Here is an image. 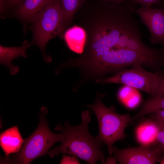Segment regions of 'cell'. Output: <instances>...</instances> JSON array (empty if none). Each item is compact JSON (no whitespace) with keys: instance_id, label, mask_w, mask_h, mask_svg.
Listing matches in <instances>:
<instances>
[{"instance_id":"cell-1","label":"cell","mask_w":164,"mask_h":164,"mask_svg":"<svg viewBox=\"0 0 164 164\" xmlns=\"http://www.w3.org/2000/svg\"><path fill=\"white\" fill-rule=\"evenodd\" d=\"M88 28L87 49L97 58L111 51L127 49L142 39L139 22L126 4L107 3Z\"/></svg>"},{"instance_id":"cell-2","label":"cell","mask_w":164,"mask_h":164,"mask_svg":"<svg viewBox=\"0 0 164 164\" xmlns=\"http://www.w3.org/2000/svg\"><path fill=\"white\" fill-rule=\"evenodd\" d=\"M81 119L77 126L66 121L63 125L57 124L55 129L61 132L63 140L60 145L48 152L50 157L62 153L75 156L90 164H96L98 161L105 163L104 154L101 149L104 145L98 142L88 130V124L91 120L89 110L82 112Z\"/></svg>"},{"instance_id":"cell-3","label":"cell","mask_w":164,"mask_h":164,"mask_svg":"<svg viewBox=\"0 0 164 164\" xmlns=\"http://www.w3.org/2000/svg\"><path fill=\"white\" fill-rule=\"evenodd\" d=\"M104 97L97 92L95 102L86 105L95 115L99 126V133L95 137L97 141L108 147L110 157L115 142L123 139L126 136L125 132L129 123H131L129 114H121L116 112L114 105L108 108L102 102Z\"/></svg>"},{"instance_id":"cell-4","label":"cell","mask_w":164,"mask_h":164,"mask_svg":"<svg viewBox=\"0 0 164 164\" xmlns=\"http://www.w3.org/2000/svg\"><path fill=\"white\" fill-rule=\"evenodd\" d=\"M39 114V122L35 131L27 138L24 139L23 145L12 158L4 159L8 163L29 164L35 159L45 155L49 150L56 142H61L63 136L56 134L49 129L45 114L47 112L45 107L42 108Z\"/></svg>"},{"instance_id":"cell-5","label":"cell","mask_w":164,"mask_h":164,"mask_svg":"<svg viewBox=\"0 0 164 164\" xmlns=\"http://www.w3.org/2000/svg\"><path fill=\"white\" fill-rule=\"evenodd\" d=\"M142 65L136 63L131 68L124 69L108 77L98 79L95 82L123 84L142 91L150 97L158 96L164 79V73L160 70L154 73L147 71Z\"/></svg>"},{"instance_id":"cell-6","label":"cell","mask_w":164,"mask_h":164,"mask_svg":"<svg viewBox=\"0 0 164 164\" xmlns=\"http://www.w3.org/2000/svg\"><path fill=\"white\" fill-rule=\"evenodd\" d=\"M65 29L59 0H50L33 22L32 27V43L39 48L46 62L51 61L45 54L47 43L52 38L63 33Z\"/></svg>"},{"instance_id":"cell-7","label":"cell","mask_w":164,"mask_h":164,"mask_svg":"<svg viewBox=\"0 0 164 164\" xmlns=\"http://www.w3.org/2000/svg\"><path fill=\"white\" fill-rule=\"evenodd\" d=\"M140 62L152 67L150 62L138 53L127 49L111 51L83 66L95 76L116 73Z\"/></svg>"},{"instance_id":"cell-8","label":"cell","mask_w":164,"mask_h":164,"mask_svg":"<svg viewBox=\"0 0 164 164\" xmlns=\"http://www.w3.org/2000/svg\"><path fill=\"white\" fill-rule=\"evenodd\" d=\"M113 155L120 164H155L159 163L162 158L153 145H140L122 149L114 146Z\"/></svg>"},{"instance_id":"cell-9","label":"cell","mask_w":164,"mask_h":164,"mask_svg":"<svg viewBox=\"0 0 164 164\" xmlns=\"http://www.w3.org/2000/svg\"><path fill=\"white\" fill-rule=\"evenodd\" d=\"M128 5L133 12L138 15L148 29L150 43L153 44H160L164 48V8L153 9L141 6L136 9Z\"/></svg>"},{"instance_id":"cell-10","label":"cell","mask_w":164,"mask_h":164,"mask_svg":"<svg viewBox=\"0 0 164 164\" xmlns=\"http://www.w3.org/2000/svg\"><path fill=\"white\" fill-rule=\"evenodd\" d=\"M136 126L135 130V138L140 145H153L160 127L153 119L143 118Z\"/></svg>"},{"instance_id":"cell-11","label":"cell","mask_w":164,"mask_h":164,"mask_svg":"<svg viewBox=\"0 0 164 164\" xmlns=\"http://www.w3.org/2000/svg\"><path fill=\"white\" fill-rule=\"evenodd\" d=\"M24 140L17 126L2 132L0 135V145L5 154V158L9 155L17 153L21 148Z\"/></svg>"},{"instance_id":"cell-12","label":"cell","mask_w":164,"mask_h":164,"mask_svg":"<svg viewBox=\"0 0 164 164\" xmlns=\"http://www.w3.org/2000/svg\"><path fill=\"white\" fill-rule=\"evenodd\" d=\"M50 0H24L18 6L17 15L26 22H34Z\"/></svg>"},{"instance_id":"cell-13","label":"cell","mask_w":164,"mask_h":164,"mask_svg":"<svg viewBox=\"0 0 164 164\" xmlns=\"http://www.w3.org/2000/svg\"><path fill=\"white\" fill-rule=\"evenodd\" d=\"M31 45L27 40L25 41L19 47H8L0 46V61L1 64L7 66L12 75L19 71V67L12 64V61L19 56L26 57V50Z\"/></svg>"},{"instance_id":"cell-14","label":"cell","mask_w":164,"mask_h":164,"mask_svg":"<svg viewBox=\"0 0 164 164\" xmlns=\"http://www.w3.org/2000/svg\"><path fill=\"white\" fill-rule=\"evenodd\" d=\"M64 39L71 50L79 54L83 52L87 40V33L83 28L74 26L68 29L65 32Z\"/></svg>"},{"instance_id":"cell-15","label":"cell","mask_w":164,"mask_h":164,"mask_svg":"<svg viewBox=\"0 0 164 164\" xmlns=\"http://www.w3.org/2000/svg\"><path fill=\"white\" fill-rule=\"evenodd\" d=\"M164 109V95L150 97L144 103L138 112L131 117V123L140 121L146 115Z\"/></svg>"},{"instance_id":"cell-16","label":"cell","mask_w":164,"mask_h":164,"mask_svg":"<svg viewBox=\"0 0 164 164\" xmlns=\"http://www.w3.org/2000/svg\"><path fill=\"white\" fill-rule=\"evenodd\" d=\"M83 0H59L65 29L70 24Z\"/></svg>"},{"instance_id":"cell-17","label":"cell","mask_w":164,"mask_h":164,"mask_svg":"<svg viewBox=\"0 0 164 164\" xmlns=\"http://www.w3.org/2000/svg\"><path fill=\"white\" fill-rule=\"evenodd\" d=\"M152 145L159 151L162 157L164 156V125L160 127Z\"/></svg>"},{"instance_id":"cell-18","label":"cell","mask_w":164,"mask_h":164,"mask_svg":"<svg viewBox=\"0 0 164 164\" xmlns=\"http://www.w3.org/2000/svg\"><path fill=\"white\" fill-rule=\"evenodd\" d=\"M149 117L155 121L160 127L164 125V109L155 111L150 114Z\"/></svg>"},{"instance_id":"cell-19","label":"cell","mask_w":164,"mask_h":164,"mask_svg":"<svg viewBox=\"0 0 164 164\" xmlns=\"http://www.w3.org/2000/svg\"><path fill=\"white\" fill-rule=\"evenodd\" d=\"M80 162L76 157L72 155H67L66 154L63 155L60 164H78Z\"/></svg>"},{"instance_id":"cell-20","label":"cell","mask_w":164,"mask_h":164,"mask_svg":"<svg viewBox=\"0 0 164 164\" xmlns=\"http://www.w3.org/2000/svg\"><path fill=\"white\" fill-rule=\"evenodd\" d=\"M159 0H132L134 3L140 5L145 8H151V6L158 2Z\"/></svg>"},{"instance_id":"cell-21","label":"cell","mask_w":164,"mask_h":164,"mask_svg":"<svg viewBox=\"0 0 164 164\" xmlns=\"http://www.w3.org/2000/svg\"><path fill=\"white\" fill-rule=\"evenodd\" d=\"M24 0H5V5H8L11 7L19 6Z\"/></svg>"},{"instance_id":"cell-22","label":"cell","mask_w":164,"mask_h":164,"mask_svg":"<svg viewBox=\"0 0 164 164\" xmlns=\"http://www.w3.org/2000/svg\"><path fill=\"white\" fill-rule=\"evenodd\" d=\"M132 0H103L106 3H113L117 4H123L127 1Z\"/></svg>"},{"instance_id":"cell-23","label":"cell","mask_w":164,"mask_h":164,"mask_svg":"<svg viewBox=\"0 0 164 164\" xmlns=\"http://www.w3.org/2000/svg\"><path fill=\"white\" fill-rule=\"evenodd\" d=\"M163 95H164V79L162 83L160 91L158 96Z\"/></svg>"},{"instance_id":"cell-24","label":"cell","mask_w":164,"mask_h":164,"mask_svg":"<svg viewBox=\"0 0 164 164\" xmlns=\"http://www.w3.org/2000/svg\"><path fill=\"white\" fill-rule=\"evenodd\" d=\"M159 163L160 164H164V156L162 158Z\"/></svg>"},{"instance_id":"cell-25","label":"cell","mask_w":164,"mask_h":164,"mask_svg":"<svg viewBox=\"0 0 164 164\" xmlns=\"http://www.w3.org/2000/svg\"><path fill=\"white\" fill-rule=\"evenodd\" d=\"M163 61H164V56L163 57Z\"/></svg>"},{"instance_id":"cell-26","label":"cell","mask_w":164,"mask_h":164,"mask_svg":"<svg viewBox=\"0 0 164 164\" xmlns=\"http://www.w3.org/2000/svg\"><path fill=\"white\" fill-rule=\"evenodd\" d=\"M2 0V1H3L4 2L5 0Z\"/></svg>"}]
</instances>
